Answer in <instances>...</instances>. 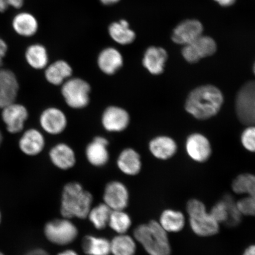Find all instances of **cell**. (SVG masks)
<instances>
[{
    "mask_svg": "<svg viewBox=\"0 0 255 255\" xmlns=\"http://www.w3.org/2000/svg\"><path fill=\"white\" fill-rule=\"evenodd\" d=\"M224 98L220 89L213 85L201 86L188 96L185 109L195 119L208 120L219 113Z\"/></svg>",
    "mask_w": 255,
    "mask_h": 255,
    "instance_id": "obj_1",
    "label": "cell"
},
{
    "mask_svg": "<svg viewBox=\"0 0 255 255\" xmlns=\"http://www.w3.org/2000/svg\"><path fill=\"white\" fill-rule=\"evenodd\" d=\"M93 197L78 182L66 184L63 188L60 212L63 218L71 219L88 218Z\"/></svg>",
    "mask_w": 255,
    "mask_h": 255,
    "instance_id": "obj_2",
    "label": "cell"
},
{
    "mask_svg": "<svg viewBox=\"0 0 255 255\" xmlns=\"http://www.w3.org/2000/svg\"><path fill=\"white\" fill-rule=\"evenodd\" d=\"M133 238L142 245L149 255H170L171 247L167 232L159 222L151 221L137 226Z\"/></svg>",
    "mask_w": 255,
    "mask_h": 255,
    "instance_id": "obj_3",
    "label": "cell"
},
{
    "mask_svg": "<svg viewBox=\"0 0 255 255\" xmlns=\"http://www.w3.org/2000/svg\"><path fill=\"white\" fill-rule=\"evenodd\" d=\"M187 210L193 231L200 237H210L219 231V224L210 213L206 212L205 205L200 201L191 199L187 203Z\"/></svg>",
    "mask_w": 255,
    "mask_h": 255,
    "instance_id": "obj_4",
    "label": "cell"
},
{
    "mask_svg": "<svg viewBox=\"0 0 255 255\" xmlns=\"http://www.w3.org/2000/svg\"><path fill=\"white\" fill-rule=\"evenodd\" d=\"M61 87L64 100L72 109H84L90 103L91 85L85 80L72 77L67 80Z\"/></svg>",
    "mask_w": 255,
    "mask_h": 255,
    "instance_id": "obj_5",
    "label": "cell"
},
{
    "mask_svg": "<svg viewBox=\"0 0 255 255\" xmlns=\"http://www.w3.org/2000/svg\"><path fill=\"white\" fill-rule=\"evenodd\" d=\"M235 110L242 124L255 126V81L245 83L239 89L236 97Z\"/></svg>",
    "mask_w": 255,
    "mask_h": 255,
    "instance_id": "obj_6",
    "label": "cell"
},
{
    "mask_svg": "<svg viewBox=\"0 0 255 255\" xmlns=\"http://www.w3.org/2000/svg\"><path fill=\"white\" fill-rule=\"evenodd\" d=\"M44 234L51 243L64 246L75 240L78 230L70 219L63 218L47 222L44 226Z\"/></svg>",
    "mask_w": 255,
    "mask_h": 255,
    "instance_id": "obj_7",
    "label": "cell"
},
{
    "mask_svg": "<svg viewBox=\"0 0 255 255\" xmlns=\"http://www.w3.org/2000/svg\"><path fill=\"white\" fill-rule=\"evenodd\" d=\"M28 118L29 113L27 108L16 101L1 108V120L6 130L11 134L23 132Z\"/></svg>",
    "mask_w": 255,
    "mask_h": 255,
    "instance_id": "obj_8",
    "label": "cell"
},
{
    "mask_svg": "<svg viewBox=\"0 0 255 255\" xmlns=\"http://www.w3.org/2000/svg\"><path fill=\"white\" fill-rule=\"evenodd\" d=\"M217 45L212 37L201 36L192 42L184 46L182 55L187 62H198L201 59L212 56L216 52Z\"/></svg>",
    "mask_w": 255,
    "mask_h": 255,
    "instance_id": "obj_9",
    "label": "cell"
},
{
    "mask_svg": "<svg viewBox=\"0 0 255 255\" xmlns=\"http://www.w3.org/2000/svg\"><path fill=\"white\" fill-rule=\"evenodd\" d=\"M39 124L43 131L51 135L63 133L68 126V119L64 112L56 107H49L41 112Z\"/></svg>",
    "mask_w": 255,
    "mask_h": 255,
    "instance_id": "obj_10",
    "label": "cell"
},
{
    "mask_svg": "<svg viewBox=\"0 0 255 255\" xmlns=\"http://www.w3.org/2000/svg\"><path fill=\"white\" fill-rule=\"evenodd\" d=\"M130 116L126 110L119 106L108 107L105 110L101 117L104 128L110 132L124 131L129 126Z\"/></svg>",
    "mask_w": 255,
    "mask_h": 255,
    "instance_id": "obj_11",
    "label": "cell"
},
{
    "mask_svg": "<svg viewBox=\"0 0 255 255\" xmlns=\"http://www.w3.org/2000/svg\"><path fill=\"white\" fill-rule=\"evenodd\" d=\"M46 146V139L40 130L31 128L24 130L21 133L18 146L23 154L35 157L42 152Z\"/></svg>",
    "mask_w": 255,
    "mask_h": 255,
    "instance_id": "obj_12",
    "label": "cell"
},
{
    "mask_svg": "<svg viewBox=\"0 0 255 255\" xmlns=\"http://www.w3.org/2000/svg\"><path fill=\"white\" fill-rule=\"evenodd\" d=\"M129 191L119 181H111L105 186L103 199L112 210H124L128 205Z\"/></svg>",
    "mask_w": 255,
    "mask_h": 255,
    "instance_id": "obj_13",
    "label": "cell"
},
{
    "mask_svg": "<svg viewBox=\"0 0 255 255\" xmlns=\"http://www.w3.org/2000/svg\"><path fill=\"white\" fill-rule=\"evenodd\" d=\"M19 89L15 73L9 69H0V109L16 101Z\"/></svg>",
    "mask_w": 255,
    "mask_h": 255,
    "instance_id": "obj_14",
    "label": "cell"
},
{
    "mask_svg": "<svg viewBox=\"0 0 255 255\" xmlns=\"http://www.w3.org/2000/svg\"><path fill=\"white\" fill-rule=\"evenodd\" d=\"M108 145L109 141L105 137H95L85 149L86 158L89 163L97 167H103L106 165L110 159Z\"/></svg>",
    "mask_w": 255,
    "mask_h": 255,
    "instance_id": "obj_15",
    "label": "cell"
},
{
    "mask_svg": "<svg viewBox=\"0 0 255 255\" xmlns=\"http://www.w3.org/2000/svg\"><path fill=\"white\" fill-rule=\"evenodd\" d=\"M203 31V25L199 21L187 20L174 28L171 39L175 43L186 46L202 36Z\"/></svg>",
    "mask_w": 255,
    "mask_h": 255,
    "instance_id": "obj_16",
    "label": "cell"
},
{
    "mask_svg": "<svg viewBox=\"0 0 255 255\" xmlns=\"http://www.w3.org/2000/svg\"><path fill=\"white\" fill-rule=\"evenodd\" d=\"M100 71L107 75H113L124 65V57L120 51L114 47H107L101 51L97 58Z\"/></svg>",
    "mask_w": 255,
    "mask_h": 255,
    "instance_id": "obj_17",
    "label": "cell"
},
{
    "mask_svg": "<svg viewBox=\"0 0 255 255\" xmlns=\"http://www.w3.org/2000/svg\"><path fill=\"white\" fill-rule=\"evenodd\" d=\"M186 150L193 160L204 162L208 160L212 154L211 145L206 137L200 133H193L188 137Z\"/></svg>",
    "mask_w": 255,
    "mask_h": 255,
    "instance_id": "obj_18",
    "label": "cell"
},
{
    "mask_svg": "<svg viewBox=\"0 0 255 255\" xmlns=\"http://www.w3.org/2000/svg\"><path fill=\"white\" fill-rule=\"evenodd\" d=\"M51 162L57 168L68 170L75 166L76 156L71 146L66 143H59L50 149L49 153Z\"/></svg>",
    "mask_w": 255,
    "mask_h": 255,
    "instance_id": "obj_19",
    "label": "cell"
},
{
    "mask_svg": "<svg viewBox=\"0 0 255 255\" xmlns=\"http://www.w3.org/2000/svg\"><path fill=\"white\" fill-rule=\"evenodd\" d=\"M167 59V52L163 48L150 46L143 54L142 65L151 75H161L164 72Z\"/></svg>",
    "mask_w": 255,
    "mask_h": 255,
    "instance_id": "obj_20",
    "label": "cell"
},
{
    "mask_svg": "<svg viewBox=\"0 0 255 255\" xmlns=\"http://www.w3.org/2000/svg\"><path fill=\"white\" fill-rule=\"evenodd\" d=\"M73 69L68 62L58 60L49 64L44 69V77L47 82L54 86H62L72 78Z\"/></svg>",
    "mask_w": 255,
    "mask_h": 255,
    "instance_id": "obj_21",
    "label": "cell"
},
{
    "mask_svg": "<svg viewBox=\"0 0 255 255\" xmlns=\"http://www.w3.org/2000/svg\"><path fill=\"white\" fill-rule=\"evenodd\" d=\"M117 164L118 168L123 173L130 176L138 174L141 170V156L132 148L124 149L121 152Z\"/></svg>",
    "mask_w": 255,
    "mask_h": 255,
    "instance_id": "obj_22",
    "label": "cell"
},
{
    "mask_svg": "<svg viewBox=\"0 0 255 255\" xmlns=\"http://www.w3.org/2000/svg\"><path fill=\"white\" fill-rule=\"evenodd\" d=\"M12 27L19 36L30 37L37 33L39 23L34 15L28 12H20L12 20Z\"/></svg>",
    "mask_w": 255,
    "mask_h": 255,
    "instance_id": "obj_23",
    "label": "cell"
},
{
    "mask_svg": "<svg viewBox=\"0 0 255 255\" xmlns=\"http://www.w3.org/2000/svg\"><path fill=\"white\" fill-rule=\"evenodd\" d=\"M108 34L112 40L122 46L129 45L136 39L135 32L130 28L129 22L125 19L111 23Z\"/></svg>",
    "mask_w": 255,
    "mask_h": 255,
    "instance_id": "obj_24",
    "label": "cell"
},
{
    "mask_svg": "<svg viewBox=\"0 0 255 255\" xmlns=\"http://www.w3.org/2000/svg\"><path fill=\"white\" fill-rule=\"evenodd\" d=\"M177 146L174 140L166 136H159L149 143V149L154 157L159 159H167L173 157Z\"/></svg>",
    "mask_w": 255,
    "mask_h": 255,
    "instance_id": "obj_25",
    "label": "cell"
},
{
    "mask_svg": "<svg viewBox=\"0 0 255 255\" xmlns=\"http://www.w3.org/2000/svg\"><path fill=\"white\" fill-rule=\"evenodd\" d=\"M25 59L32 69L44 70L49 65V53L43 44H32L25 50Z\"/></svg>",
    "mask_w": 255,
    "mask_h": 255,
    "instance_id": "obj_26",
    "label": "cell"
},
{
    "mask_svg": "<svg viewBox=\"0 0 255 255\" xmlns=\"http://www.w3.org/2000/svg\"><path fill=\"white\" fill-rule=\"evenodd\" d=\"M82 248L88 255H109L111 254L110 241L103 237L86 236L83 239Z\"/></svg>",
    "mask_w": 255,
    "mask_h": 255,
    "instance_id": "obj_27",
    "label": "cell"
},
{
    "mask_svg": "<svg viewBox=\"0 0 255 255\" xmlns=\"http://www.w3.org/2000/svg\"><path fill=\"white\" fill-rule=\"evenodd\" d=\"M134 238L126 234H118L110 241L111 254L114 255H134L136 250Z\"/></svg>",
    "mask_w": 255,
    "mask_h": 255,
    "instance_id": "obj_28",
    "label": "cell"
},
{
    "mask_svg": "<svg viewBox=\"0 0 255 255\" xmlns=\"http://www.w3.org/2000/svg\"><path fill=\"white\" fill-rule=\"evenodd\" d=\"M159 223L167 232H178L184 228L185 219L182 213L166 210L162 212Z\"/></svg>",
    "mask_w": 255,
    "mask_h": 255,
    "instance_id": "obj_29",
    "label": "cell"
},
{
    "mask_svg": "<svg viewBox=\"0 0 255 255\" xmlns=\"http://www.w3.org/2000/svg\"><path fill=\"white\" fill-rule=\"evenodd\" d=\"M233 190L238 194H247L248 197L255 200V175L242 174L233 181Z\"/></svg>",
    "mask_w": 255,
    "mask_h": 255,
    "instance_id": "obj_30",
    "label": "cell"
},
{
    "mask_svg": "<svg viewBox=\"0 0 255 255\" xmlns=\"http://www.w3.org/2000/svg\"><path fill=\"white\" fill-rule=\"evenodd\" d=\"M112 210L105 204L101 203L92 208L88 218L98 230H103L108 226Z\"/></svg>",
    "mask_w": 255,
    "mask_h": 255,
    "instance_id": "obj_31",
    "label": "cell"
},
{
    "mask_svg": "<svg viewBox=\"0 0 255 255\" xmlns=\"http://www.w3.org/2000/svg\"><path fill=\"white\" fill-rule=\"evenodd\" d=\"M132 225L131 219L124 210H112L108 226L118 234H126Z\"/></svg>",
    "mask_w": 255,
    "mask_h": 255,
    "instance_id": "obj_32",
    "label": "cell"
},
{
    "mask_svg": "<svg viewBox=\"0 0 255 255\" xmlns=\"http://www.w3.org/2000/svg\"><path fill=\"white\" fill-rule=\"evenodd\" d=\"M223 200L225 201L227 206L228 212V219L225 225L228 227H235L240 224L243 215L239 211L237 202H235L232 196L226 194Z\"/></svg>",
    "mask_w": 255,
    "mask_h": 255,
    "instance_id": "obj_33",
    "label": "cell"
},
{
    "mask_svg": "<svg viewBox=\"0 0 255 255\" xmlns=\"http://www.w3.org/2000/svg\"><path fill=\"white\" fill-rule=\"evenodd\" d=\"M213 217L216 222L220 223H225L228 221V212L227 206L223 199L219 201L216 205L212 207L211 211L209 213Z\"/></svg>",
    "mask_w": 255,
    "mask_h": 255,
    "instance_id": "obj_34",
    "label": "cell"
},
{
    "mask_svg": "<svg viewBox=\"0 0 255 255\" xmlns=\"http://www.w3.org/2000/svg\"><path fill=\"white\" fill-rule=\"evenodd\" d=\"M241 141L247 150L255 152V126H249L244 130Z\"/></svg>",
    "mask_w": 255,
    "mask_h": 255,
    "instance_id": "obj_35",
    "label": "cell"
},
{
    "mask_svg": "<svg viewBox=\"0 0 255 255\" xmlns=\"http://www.w3.org/2000/svg\"><path fill=\"white\" fill-rule=\"evenodd\" d=\"M242 215L255 216V200L246 197L237 202Z\"/></svg>",
    "mask_w": 255,
    "mask_h": 255,
    "instance_id": "obj_36",
    "label": "cell"
},
{
    "mask_svg": "<svg viewBox=\"0 0 255 255\" xmlns=\"http://www.w3.org/2000/svg\"><path fill=\"white\" fill-rule=\"evenodd\" d=\"M24 0H0V12L7 11L9 7L19 9L23 7Z\"/></svg>",
    "mask_w": 255,
    "mask_h": 255,
    "instance_id": "obj_37",
    "label": "cell"
},
{
    "mask_svg": "<svg viewBox=\"0 0 255 255\" xmlns=\"http://www.w3.org/2000/svg\"><path fill=\"white\" fill-rule=\"evenodd\" d=\"M24 255H50L46 251L42 249H34V250L28 251Z\"/></svg>",
    "mask_w": 255,
    "mask_h": 255,
    "instance_id": "obj_38",
    "label": "cell"
},
{
    "mask_svg": "<svg viewBox=\"0 0 255 255\" xmlns=\"http://www.w3.org/2000/svg\"><path fill=\"white\" fill-rule=\"evenodd\" d=\"M216 2H218L219 4L224 7H228L234 4L236 0H215Z\"/></svg>",
    "mask_w": 255,
    "mask_h": 255,
    "instance_id": "obj_39",
    "label": "cell"
},
{
    "mask_svg": "<svg viewBox=\"0 0 255 255\" xmlns=\"http://www.w3.org/2000/svg\"><path fill=\"white\" fill-rule=\"evenodd\" d=\"M121 0H100V1L105 5H113L119 3Z\"/></svg>",
    "mask_w": 255,
    "mask_h": 255,
    "instance_id": "obj_40",
    "label": "cell"
},
{
    "mask_svg": "<svg viewBox=\"0 0 255 255\" xmlns=\"http://www.w3.org/2000/svg\"><path fill=\"white\" fill-rule=\"evenodd\" d=\"M244 255H255V245L249 247L245 251Z\"/></svg>",
    "mask_w": 255,
    "mask_h": 255,
    "instance_id": "obj_41",
    "label": "cell"
},
{
    "mask_svg": "<svg viewBox=\"0 0 255 255\" xmlns=\"http://www.w3.org/2000/svg\"><path fill=\"white\" fill-rule=\"evenodd\" d=\"M57 255H79L76 251L72 250H65L62 252V253L57 254Z\"/></svg>",
    "mask_w": 255,
    "mask_h": 255,
    "instance_id": "obj_42",
    "label": "cell"
},
{
    "mask_svg": "<svg viewBox=\"0 0 255 255\" xmlns=\"http://www.w3.org/2000/svg\"><path fill=\"white\" fill-rule=\"evenodd\" d=\"M3 141V135L1 129H0V146H1Z\"/></svg>",
    "mask_w": 255,
    "mask_h": 255,
    "instance_id": "obj_43",
    "label": "cell"
},
{
    "mask_svg": "<svg viewBox=\"0 0 255 255\" xmlns=\"http://www.w3.org/2000/svg\"><path fill=\"white\" fill-rule=\"evenodd\" d=\"M2 61H3L2 57H0V69H1V66L2 65Z\"/></svg>",
    "mask_w": 255,
    "mask_h": 255,
    "instance_id": "obj_44",
    "label": "cell"
},
{
    "mask_svg": "<svg viewBox=\"0 0 255 255\" xmlns=\"http://www.w3.org/2000/svg\"><path fill=\"white\" fill-rule=\"evenodd\" d=\"M253 72H254V74L255 75V62L254 66H253Z\"/></svg>",
    "mask_w": 255,
    "mask_h": 255,
    "instance_id": "obj_45",
    "label": "cell"
},
{
    "mask_svg": "<svg viewBox=\"0 0 255 255\" xmlns=\"http://www.w3.org/2000/svg\"><path fill=\"white\" fill-rule=\"evenodd\" d=\"M1 212H0V224H1Z\"/></svg>",
    "mask_w": 255,
    "mask_h": 255,
    "instance_id": "obj_46",
    "label": "cell"
},
{
    "mask_svg": "<svg viewBox=\"0 0 255 255\" xmlns=\"http://www.w3.org/2000/svg\"><path fill=\"white\" fill-rule=\"evenodd\" d=\"M0 255H5L4 254H2L1 252H0Z\"/></svg>",
    "mask_w": 255,
    "mask_h": 255,
    "instance_id": "obj_47",
    "label": "cell"
}]
</instances>
